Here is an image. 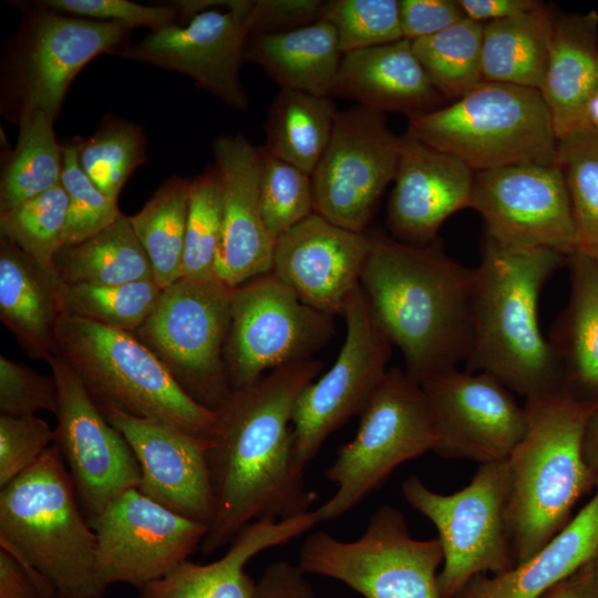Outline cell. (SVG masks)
Masks as SVG:
<instances>
[{
	"mask_svg": "<svg viewBox=\"0 0 598 598\" xmlns=\"http://www.w3.org/2000/svg\"><path fill=\"white\" fill-rule=\"evenodd\" d=\"M334 331L332 316L305 303L271 272L235 287L224 353L233 390L312 358Z\"/></svg>",
	"mask_w": 598,
	"mask_h": 598,
	"instance_id": "cell-12",
	"label": "cell"
},
{
	"mask_svg": "<svg viewBox=\"0 0 598 598\" xmlns=\"http://www.w3.org/2000/svg\"><path fill=\"white\" fill-rule=\"evenodd\" d=\"M590 256L598 264V246L577 249Z\"/></svg>",
	"mask_w": 598,
	"mask_h": 598,
	"instance_id": "cell-57",
	"label": "cell"
},
{
	"mask_svg": "<svg viewBox=\"0 0 598 598\" xmlns=\"http://www.w3.org/2000/svg\"><path fill=\"white\" fill-rule=\"evenodd\" d=\"M58 386L54 445L91 523L122 493L138 488V462L123 434L103 415L83 382L59 355L48 361Z\"/></svg>",
	"mask_w": 598,
	"mask_h": 598,
	"instance_id": "cell-15",
	"label": "cell"
},
{
	"mask_svg": "<svg viewBox=\"0 0 598 598\" xmlns=\"http://www.w3.org/2000/svg\"><path fill=\"white\" fill-rule=\"evenodd\" d=\"M581 127H587L598 133V94L589 104Z\"/></svg>",
	"mask_w": 598,
	"mask_h": 598,
	"instance_id": "cell-56",
	"label": "cell"
},
{
	"mask_svg": "<svg viewBox=\"0 0 598 598\" xmlns=\"http://www.w3.org/2000/svg\"><path fill=\"white\" fill-rule=\"evenodd\" d=\"M443 559L437 538H413L402 512L385 504L354 540L324 530L309 534L298 566L306 575L336 579L363 598H441L437 569Z\"/></svg>",
	"mask_w": 598,
	"mask_h": 598,
	"instance_id": "cell-10",
	"label": "cell"
},
{
	"mask_svg": "<svg viewBox=\"0 0 598 598\" xmlns=\"http://www.w3.org/2000/svg\"><path fill=\"white\" fill-rule=\"evenodd\" d=\"M248 3L233 0L225 12L199 11L186 25L153 31L136 44L121 48L120 54L185 74L227 105L246 110L249 101L239 75L248 39Z\"/></svg>",
	"mask_w": 598,
	"mask_h": 598,
	"instance_id": "cell-19",
	"label": "cell"
},
{
	"mask_svg": "<svg viewBox=\"0 0 598 598\" xmlns=\"http://www.w3.org/2000/svg\"><path fill=\"white\" fill-rule=\"evenodd\" d=\"M435 431L420 383L389 368L360 414L352 441L339 447L326 478L334 494L311 511L317 524L336 519L361 503L402 463L432 451Z\"/></svg>",
	"mask_w": 598,
	"mask_h": 598,
	"instance_id": "cell-8",
	"label": "cell"
},
{
	"mask_svg": "<svg viewBox=\"0 0 598 598\" xmlns=\"http://www.w3.org/2000/svg\"><path fill=\"white\" fill-rule=\"evenodd\" d=\"M343 53L324 20L293 30L249 37L245 61L261 66L285 90L330 96Z\"/></svg>",
	"mask_w": 598,
	"mask_h": 598,
	"instance_id": "cell-31",
	"label": "cell"
},
{
	"mask_svg": "<svg viewBox=\"0 0 598 598\" xmlns=\"http://www.w3.org/2000/svg\"><path fill=\"white\" fill-rule=\"evenodd\" d=\"M584 454L589 467L592 471L598 470V412L589 420L584 442Z\"/></svg>",
	"mask_w": 598,
	"mask_h": 598,
	"instance_id": "cell-55",
	"label": "cell"
},
{
	"mask_svg": "<svg viewBox=\"0 0 598 598\" xmlns=\"http://www.w3.org/2000/svg\"><path fill=\"white\" fill-rule=\"evenodd\" d=\"M97 406L126 439L138 462V489L173 512L209 528L215 515L208 466L212 440L110 406Z\"/></svg>",
	"mask_w": 598,
	"mask_h": 598,
	"instance_id": "cell-21",
	"label": "cell"
},
{
	"mask_svg": "<svg viewBox=\"0 0 598 598\" xmlns=\"http://www.w3.org/2000/svg\"><path fill=\"white\" fill-rule=\"evenodd\" d=\"M475 268L426 245L371 234L361 288L373 316L417 383L465 363L473 340Z\"/></svg>",
	"mask_w": 598,
	"mask_h": 598,
	"instance_id": "cell-2",
	"label": "cell"
},
{
	"mask_svg": "<svg viewBox=\"0 0 598 598\" xmlns=\"http://www.w3.org/2000/svg\"><path fill=\"white\" fill-rule=\"evenodd\" d=\"M189 183L179 177L166 181L138 213L128 217L162 289L183 277Z\"/></svg>",
	"mask_w": 598,
	"mask_h": 598,
	"instance_id": "cell-36",
	"label": "cell"
},
{
	"mask_svg": "<svg viewBox=\"0 0 598 598\" xmlns=\"http://www.w3.org/2000/svg\"><path fill=\"white\" fill-rule=\"evenodd\" d=\"M221 225V183L213 166L189 183L183 277L214 275Z\"/></svg>",
	"mask_w": 598,
	"mask_h": 598,
	"instance_id": "cell-43",
	"label": "cell"
},
{
	"mask_svg": "<svg viewBox=\"0 0 598 598\" xmlns=\"http://www.w3.org/2000/svg\"><path fill=\"white\" fill-rule=\"evenodd\" d=\"M96 537V573L104 589L127 584L137 589L187 559L208 526L182 516L131 488L90 523Z\"/></svg>",
	"mask_w": 598,
	"mask_h": 598,
	"instance_id": "cell-16",
	"label": "cell"
},
{
	"mask_svg": "<svg viewBox=\"0 0 598 598\" xmlns=\"http://www.w3.org/2000/svg\"><path fill=\"white\" fill-rule=\"evenodd\" d=\"M320 20L333 27L343 54L403 39L399 0L326 1Z\"/></svg>",
	"mask_w": 598,
	"mask_h": 598,
	"instance_id": "cell-44",
	"label": "cell"
},
{
	"mask_svg": "<svg viewBox=\"0 0 598 598\" xmlns=\"http://www.w3.org/2000/svg\"><path fill=\"white\" fill-rule=\"evenodd\" d=\"M466 18L481 23L516 17L540 7L537 0H458Z\"/></svg>",
	"mask_w": 598,
	"mask_h": 598,
	"instance_id": "cell-53",
	"label": "cell"
},
{
	"mask_svg": "<svg viewBox=\"0 0 598 598\" xmlns=\"http://www.w3.org/2000/svg\"><path fill=\"white\" fill-rule=\"evenodd\" d=\"M402 140L383 113L357 105L338 112L328 146L311 174L315 213L365 231L396 175Z\"/></svg>",
	"mask_w": 598,
	"mask_h": 598,
	"instance_id": "cell-14",
	"label": "cell"
},
{
	"mask_svg": "<svg viewBox=\"0 0 598 598\" xmlns=\"http://www.w3.org/2000/svg\"><path fill=\"white\" fill-rule=\"evenodd\" d=\"M597 556L598 487L586 506L534 556L493 577H473L452 598H542Z\"/></svg>",
	"mask_w": 598,
	"mask_h": 598,
	"instance_id": "cell-28",
	"label": "cell"
},
{
	"mask_svg": "<svg viewBox=\"0 0 598 598\" xmlns=\"http://www.w3.org/2000/svg\"><path fill=\"white\" fill-rule=\"evenodd\" d=\"M66 216L68 197L60 184L0 215V236L44 272L58 277L54 259L64 246Z\"/></svg>",
	"mask_w": 598,
	"mask_h": 598,
	"instance_id": "cell-39",
	"label": "cell"
},
{
	"mask_svg": "<svg viewBox=\"0 0 598 598\" xmlns=\"http://www.w3.org/2000/svg\"><path fill=\"white\" fill-rule=\"evenodd\" d=\"M162 288L154 279L123 285L61 283L62 315L135 333L155 308Z\"/></svg>",
	"mask_w": 598,
	"mask_h": 598,
	"instance_id": "cell-38",
	"label": "cell"
},
{
	"mask_svg": "<svg viewBox=\"0 0 598 598\" xmlns=\"http://www.w3.org/2000/svg\"><path fill=\"white\" fill-rule=\"evenodd\" d=\"M568 257L487 236L473 288V340L465 370L484 372L527 399L563 393L560 367L540 330L538 303Z\"/></svg>",
	"mask_w": 598,
	"mask_h": 598,
	"instance_id": "cell-3",
	"label": "cell"
},
{
	"mask_svg": "<svg viewBox=\"0 0 598 598\" xmlns=\"http://www.w3.org/2000/svg\"><path fill=\"white\" fill-rule=\"evenodd\" d=\"M223 192V225L214 275L235 288L271 272L276 241L260 207V153L243 135L213 144Z\"/></svg>",
	"mask_w": 598,
	"mask_h": 598,
	"instance_id": "cell-22",
	"label": "cell"
},
{
	"mask_svg": "<svg viewBox=\"0 0 598 598\" xmlns=\"http://www.w3.org/2000/svg\"><path fill=\"white\" fill-rule=\"evenodd\" d=\"M435 431L433 452L480 464L507 460L527 431L524 406L501 381L457 369L421 383Z\"/></svg>",
	"mask_w": 598,
	"mask_h": 598,
	"instance_id": "cell-18",
	"label": "cell"
},
{
	"mask_svg": "<svg viewBox=\"0 0 598 598\" xmlns=\"http://www.w3.org/2000/svg\"><path fill=\"white\" fill-rule=\"evenodd\" d=\"M317 525L312 513L276 519L265 517L246 525L219 559L199 565L188 559L138 589L137 598H252L256 581L246 564L262 550L279 546Z\"/></svg>",
	"mask_w": 598,
	"mask_h": 598,
	"instance_id": "cell-26",
	"label": "cell"
},
{
	"mask_svg": "<svg viewBox=\"0 0 598 598\" xmlns=\"http://www.w3.org/2000/svg\"><path fill=\"white\" fill-rule=\"evenodd\" d=\"M61 283L0 236V320L33 359L48 362L60 354Z\"/></svg>",
	"mask_w": 598,
	"mask_h": 598,
	"instance_id": "cell-29",
	"label": "cell"
},
{
	"mask_svg": "<svg viewBox=\"0 0 598 598\" xmlns=\"http://www.w3.org/2000/svg\"><path fill=\"white\" fill-rule=\"evenodd\" d=\"M408 118V133L474 172L556 163L558 138L535 89L483 81L458 100Z\"/></svg>",
	"mask_w": 598,
	"mask_h": 598,
	"instance_id": "cell-7",
	"label": "cell"
},
{
	"mask_svg": "<svg viewBox=\"0 0 598 598\" xmlns=\"http://www.w3.org/2000/svg\"><path fill=\"white\" fill-rule=\"evenodd\" d=\"M54 598H70V597H63V596L56 595Z\"/></svg>",
	"mask_w": 598,
	"mask_h": 598,
	"instance_id": "cell-58",
	"label": "cell"
},
{
	"mask_svg": "<svg viewBox=\"0 0 598 598\" xmlns=\"http://www.w3.org/2000/svg\"><path fill=\"white\" fill-rule=\"evenodd\" d=\"M233 290L215 275L182 277L134 333L194 401L215 412L233 392L224 355Z\"/></svg>",
	"mask_w": 598,
	"mask_h": 598,
	"instance_id": "cell-9",
	"label": "cell"
},
{
	"mask_svg": "<svg viewBox=\"0 0 598 598\" xmlns=\"http://www.w3.org/2000/svg\"><path fill=\"white\" fill-rule=\"evenodd\" d=\"M401 491L437 529L444 557L437 577L441 598H452L477 575L515 566L505 516L507 460L480 464L471 482L452 494L430 489L417 476L403 481Z\"/></svg>",
	"mask_w": 598,
	"mask_h": 598,
	"instance_id": "cell-11",
	"label": "cell"
},
{
	"mask_svg": "<svg viewBox=\"0 0 598 598\" xmlns=\"http://www.w3.org/2000/svg\"><path fill=\"white\" fill-rule=\"evenodd\" d=\"M42 8L78 18L110 21L153 31L175 24L177 4L144 6L127 0H45Z\"/></svg>",
	"mask_w": 598,
	"mask_h": 598,
	"instance_id": "cell-48",
	"label": "cell"
},
{
	"mask_svg": "<svg viewBox=\"0 0 598 598\" xmlns=\"http://www.w3.org/2000/svg\"><path fill=\"white\" fill-rule=\"evenodd\" d=\"M54 443V429L37 415H0V488L32 466Z\"/></svg>",
	"mask_w": 598,
	"mask_h": 598,
	"instance_id": "cell-46",
	"label": "cell"
},
{
	"mask_svg": "<svg viewBox=\"0 0 598 598\" xmlns=\"http://www.w3.org/2000/svg\"><path fill=\"white\" fill-rule=\"evenodd\" d=\"M556 163L570 197L577 249L598 246V133L579 127L558 140Z\"/></svg>",
	"mask_w": 598,
	"mask_h": 598,
	"instance_id": "cell-41",
	"label": "cell"
},
{
	"mask_svg": "<svg viewBox=\"0 0 598 598\" xmlns=\"http://www.w3.org/2000/svg\"><path fill=\"white\" fill-rule=\"evenodd\" d=\"M483 29L484 23L464 18L440 33L412 41L416 58L446 101L458 100L483 82Z\"/></svg>",
	"mask_w": 598,
	"mask_h": 598,
	"instance_id": "cell-37",
	"label": "cell"
},
{
	"mask_svg": "<svg viewBox=\"0 0 598 598\" xmlns=\"http://www.w3.org/2000/svg\"><path fill=\"white\" fill-rule=\"evenodd\" d=\"M403 39L432 37L465 17L458 0H399Z\"/></svg>",
	"mask_w": 598,
	"mask_h": 598,
	"instance_id": "cell-50",
	"label": "cell"
},
{
	"mask_svg": "<svg viewBox=\"0 0 598 598\" xmlns=\"http://www.w3.org/2000/svg\"><path fill=\"white\" fill-rule=\"evenodd\" d=\"M527 431L507 458L506 526L515 565L546 546L573 519L594 478L584 442L596 408L565 393L527 399Z\"/></svg>",
	"mask_w": 598,
	"mask_h": 598,
	"instance_id": "cell-4",
	"label": "cell"
},
{
	"mask_svg": "<svg viewBox=\"0 0 598 598\" xmlns=\"http://www.w3.org/2000/svg\"><path fill=\"white\" fill-rule=\"evenodd\" d=\"M370 249L371 234L312 213L276 241L271 274L305 303L334 317L360 289Z\"/></svg>",
	"mask_w": 598,
	"mask_h": 598,
	"instance_id": "cell-20",
	"label": "cell"
},
{
	"mask_svg": "<svg viewBox=\"0 0 598 598\" xmlns=\"http://www.w3.org/2000/svg\"><path fill=\"white\" fill-rule=\"evenodd\" d=\"M401 140L386 224L393 238L426 245L436 240L439 229L448 217L472 207L475 172L454 155L408 132Z\"/></svg>",
	"mask_w": 598,
	"mask_h": 598,
	"instance_id": "cell-23",
	"label": "cell"
},
{
	"mask_svg": "<svg viewBox=\"0 0 598 598\" xmlns=\"http://www.w3.org/2000/svg\"><path fill=\"white\" fill-rule=\"evenodd\" d=\"M338 112L330 96L280 89L268 112L264 148L311 175L328 146Z\"/></svg>",
	"mask_w": 598,
	"mask_h": 598,
	"instance_id": "cell-34",
	"label": "cell"
},
{
	"mask_svg": "<svg viewBox=\"0 0 598 598\" xmlns=\"http://www.w3.org/2000/svg\"><path fill=\"white\" fill-rule=\"evenodd\" d=\"M63 147L61 185L68 197L64 246L80 243L114 223L123 214L117 202L105 196L79 163L78 142Z\"/></svg>",
	"mask_w": 598,
	"mask_h": 598,
	"instance_id": "cell-45",
	"label": "cell"
},
{
	"mask_svg": "<svg viewBox=\"0 0 598 598\" xmlns=\"http://www.w3.org/2000/svg\"><path fill=\"white\" fill-rule=\"evenodd\" d=\"M0 548L51 598L104 595L96 573L95 533L54 444L0 488Z\"/></svg>",
	"mask_w": 598,
	"mask_h": 598,
	"instance_id": "cell-5",
	"label": "cell"
},
{
	"mask_svg": "<svg viewBox=\"0 0 598 598\" xmlns=\"http://www.w3.org/2000/svg\"><path fill=\"white\" fill-rule=\"evenodd\" d=\"M252 598H316L306 574L288 561L270 564L256 581Z\"/></svg>",
	"mask_w": 598,
	"mask_h": 598,
	"instance_id": "cell-51",
	"label": "cell"
},
{
	"mask_svg": "<svg viewBox=\"0 0 598 598\" xmlns=\"http://www.w3.org/2000/svg\"><path fill=\"white\" fill-rule=\"evenodd\" d=\"M0 598H51L29 571L0 548Z\"/></svg>",
	"mask_w": 598,
	"mask_h": 598,
	"instance_id": "cell-52",
	"label": "cell"
},
{
	"mask_svg": "<svg viewBox=\"0 0 598 598\" xmlns=\"http://www.w3.org/2000/svg\"><path fill=\"white\" fill-rule=\"evenodd\" d=\"M324 3L320 0L250 1L245 16L248 38L311 24L321 19Z\"/></svg>",
	"mask_w": 598,
	"mask_h": 598,
	"instance_id": "cell-49",
	"label": "cell"
},
{
	"mask_svg": "<svg viewBox=\"0 0 598 598\" xmlns=\"http://www.w3.org/2000/svg\"><path fill=\"white\" fill-rule=\"evenodd\" d=\"M570 299L548 339L563 375V393H589L598 410V264L576 250L568 256Z\"/></svg>",
	"mask_w": 598,
	"mask_h": 598,
	"instance_id": "cell-30",
	"label": "cell"
},
{
	"mask_svg": "<svg viewBox=\"0 0 598 598\" xmlns=\"http://www.w3.org/2000/svg\"><path fill=\"white\" fill-rule=\"evenodd\" d=\"M76 142L84 173L105 196L117 202L126 181L146 161L142 130L127 121L110 118L91 137Z\"/></svg>",
	"mask_w": 598,
	"mask_h": 598,
	"instance_id": "cell-40",
	"label": "cell"
},
{
	"mask_svg": "<svg viewBox=\"0 0 598 598\" xmlns=\"http://www.w3.org/2000/svg\"><path fill=\"white\" fill-rule=\"evenodd\" d=\"M63 147L53 120L39 110L23 111L18 144L0 184V215L60 185Z\"/></svg>",
	"mask_w": 598,
	"mask_h": 598,
	"instance_id": "cell-35",
	"label": "cell"
},
{
	"mask_svg": "<svg viewBox=\"0 0 598 598\" xmlns=\"http://www.w3.org/2000/svg\"><path fill=\"white\" fill-rule=\"evenodd\" d=\"M56 341L60 355L97 405L166 423L202 439L215 436L217 413L194 401L134 333L62 315Z\"/></svg>",
	"mask_w": 598,
	"mask_h": 598,
	"instance_id": "cell-6",
	"label": "cell"
},
{
	"mask_svg": "<svg viewBox=\"0 0 598 598\" xmlns=\"http://www.w3.org/2000/svg\"><path fill=\"white\" fill-rule=\"evenodd\" d=\"M54 269L63 283L123 285L154 279L150 259L127 216L61 248Z\"/></svg>",
	"mask_w": 598,
	"mask_h": 598,
	"instance_id": "cell-33",
	"label": "cell"
},
{
	"mask_svg": "<svg viewBox=\"0 0 598 598\" xmlns=\"http://www.w3.org/2000/svg\"><path fill=\"white\" fill-rule=\"evenodd\" d=\"M554 11L543 3L526 13L484 23L483 81L539 91L548 63Z\"/></svg>",
	"mask_w": 598,
	"mask_h": 598,
	"instance_id": "cell-32",
	"label": "cell"
},
{
	"mask_svg": "<svg viewBox=\"0 0 598 598\" xmlns=\"http://www.w3.org/2000/svg\"><path fill=\"white\" fill-rule=\"evenodd\" d=\"M131 27L59 12L33 23L22 61L23 111L39 110L53 121L76 74L94 58L117 49Z\"/></svg>",
	"mask_w": 598,
	"mask_h": 598,
	"instance_id": "cell-24",
	"label": "cell"
},
{
	"mask_svg": "<svg viewBox=\"0 0 598 598\" xmlns=\"http://www.w3.org/2000/svg\"><path fill=\"white\" fill-rule=\"evenodd\" d=\"M485 236L509 246L577 250L570 197L560 166L519 163L475 172L472 207Z\"/></svg>",
	"mask_w": 598,
	"mask_h": 598,
	"instance_id": "cell-17",
	"label": "cell"
},
{
	"mask_svg": "<svg viewBox=\"0 0 598 598\" xmlns=\"http://www.w3.org/2000/svg\"><path fill=\"white\" fill-rule=\"evenodd\" d=\"M58 386L53 375L0 355V415L30 416L39 411L55 414Z\"/></svg>",
	"mask_w": 598,
	"mask_h": 598,
	"instance_id": "cell-47",
	"label": "cell"
},
{
	"mask_svg": "<svg viewBox=\"0 0 598 598\" xmlns=\"http://www.w3.org/2000/svg\"><path fill=\"white\" fill-rule=\"evenodd\" d=\"M539 92L558 140L581 127L598 94L597 11H554L548 63Z\"/></svg>",
	"mask_w": 598,
	"mask_h": 598,
	"instance_id": "cell-27",
	"label": "cell"
},
{
	"mask_svg": "<svg viewBox=\"0 0 598 598\" xmlns=\"http://www.w3.org/2000/svg\"><path fill=\"white\" fill-rule=\"evenodd\" d=\"M259 198L266 228L277 241L315 213L311 175L260 147Z\"/></svg>",
	"mask_w": 598,
	"mask_h": 598,
	"instance_id": "cell-42",
	"label": "cell"
},
{
	"mask_svg": "<svg viewBox=\"0 0 598 598\" xmlns=\"http://www.w3.org/2000/svg\"><path fill=\"white\" fill-rule=\"evenodd\" d=\"M575 574L551 588L542 598H592L590 590L584 586L585 581L577 579Z\"/></svg>",
	"mask_w": 598,
	"mask_h": 598,
	"instance_id": "cell-54",
	"label": "cell"
},
{
	"mask_svg": "<svg viewBox=\"0 0 598 598\" xmlns=\"http://www.w3.org/2000/svg\"><path fill=\"white\" fill-rule=\"evenodd\" d=\"M342 316L346 338L334 363L301 391L293 408V453L303 470L330 434L363 412L389 370L392 344L361 287Z\"/></svg>",
	"mask_w": 598,
	"mask_h": 598,
	"instance_id": "cell-13",
	"label": "cell"
},
{
	"mask_svg": "<svg viewBox=\"0 0 598 598\" xmlns=\"http://www.w3.org/2000/svg\"><path fill=\"white\" fill-rule=\"evenodd\" d=\"M330 96L353 100L380 113H403L408 117L436 110L446 101L408 39L344 53Z\"/></svg>",
	"mask_w": 598,
	"mask_h": 598,
	"instance_id": "cell-25",
	"label": "cell"
},
{
	"mask_svg": "<svg viewBox=\"0 0 598 598\" xmlns=\"http://www.w3.org/2000/svg\"><path fill=\"white\" fill-rule=\"evenodd\" d=\"M313 358L278 368L233 390L216 412L208 451L215 515L200 545L209 555L229 545L248 524L305 515L317 499L293 453L292 412L301 391L319 374Z\"/></svg>",
	"mask_w": 598,
	"mask_h": 598,
	"instance_id": "cell-1",
	"label": "cell"
}]
</instances>
